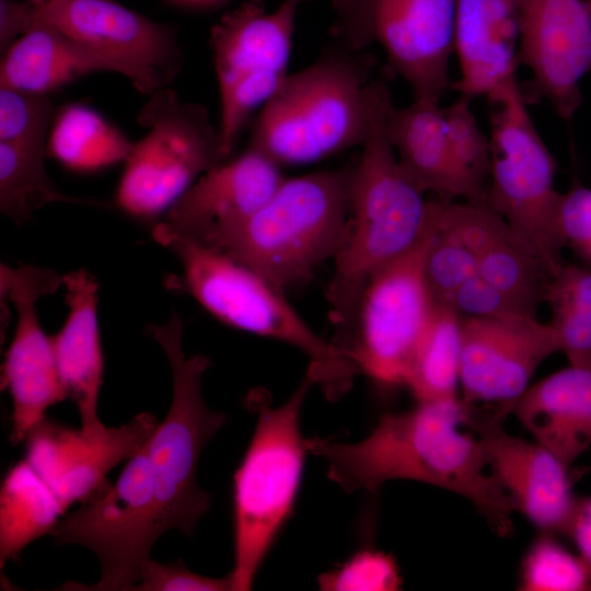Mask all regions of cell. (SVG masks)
Listing matches in <instances>:
<instances>
[{
  "label": "cell",
  "instance_id": "cell-40",
  "mask_svg": "<svg viewBox=\"0 0 591 591\" xmlns=\"http://www.w3.org/2000/svg\"><path fill=\"white\" fill-rule=\"evenodd\" d=\"M582 255H583L584 257H588V258L591 259V241H590V243L588 244V246L586 247V250L583 251Z\"/></svg>",
  "mask_w": 591,
  "mask_h": 591
},
{
  "label": "cell",
  "instance_id": "cell-19",
  "mask_svg": "<svg viewBox=\"0 0 591 591\" xmlns=\"http://www.w3.org/2000/svg\"><path fill=\"white\" fill-rule=\"evenodd\" d=\"M158 425L155 416L140 413L121 426L86 436L81 428L45 417L24 440L25 459L68 509L101 487L113 467L134 456Z\"/></svg>",
  "mask_w": 591,
  "mask_h": 591
},
{
  "label": "cell",
  "instance_id": "cell-35",
  "mask_svg": "<svg viewBox=\"0 0 591 591\" xmlns=\"http://www.w3.org/2000/svg\"><path fill=\"white\" fill-rule=\"evenodd\" d=\"M471 102V99L460 95L452 104L443 107L445 130L457 163L471 178L486 187L490 167V140L479 127Z\"/></svg>",
  "mask_w": 591,
  "mask_h": 591
},
{
  "label": "cell",
  "instance_id": "cell-33",
  "mask_svg": "<svg viewBox=\"0 0 591 591\" xmlns=\"http://www.w3.org/2000/svg\"><path fill=\"white\" fill-rule=\"evenodd\" d=\"M519 587L524 591H586L591 590V573L580 556L553 535L541 533L524 555Z\"/></svg>",
  "mask_w": 591,
  "mask_h": 591
},
{
  "label": "cell",
  "instance_id": "cell-25",
  "mask_svg": "<svg viewBox=\"0 0 591 591\" xmlns=\"http://www.w3.org/2000/svg\"><path fill=\"white\" fill-rule=\"evenodd\" d=\"M511 414L570 467L591 447V364H569L530 384Z\"/></svg>",
  "mask_w": 591,
  "mask_h": 591
},
{
  "label": "cell",
  "instance_id": "cell-29",
  "mask_svg": "<svg viewBox=\"0 0 591 591\" xmlns=\"http://www.w3.org/2000/svg\"><path fill=\"white\" fill-rule=\"evenodd\" d=\"M132 142L94 109L70 104L55 117L47 154L66 169L92 173L125 162Z\"/></svg>",
  "mask_w": 591,
  "mask_h": 591
},
{
  "label": "cell",
  "instance_id": "cell-34",
  "mask_svg": "<svg viewBox=\"0 0 591 591\" xmlns=\"http://www.w3.org/2000/svg\"><path fill=\"white\" fill-rule=\"evenodd\" d=\"M54 113L48 94L0 86V142L47 149Z\"/></svg>",
  "mask_w": 591,
  "mask_h": 591
},
{
  "label": "cell",
  "instance_id": "cell-4",
  "mask_svg": "<svg viewBox=\"0 0 591 591\" xmlns=\"http://www.w3.org/2000/svg\"><path fill=\"white\" fill-rule=\"evenodd\" d=\"M352 164L285 177L251 217L211 246L286 293L333 260L347 231Z\"/></svg>",
  "mask_w": 591,
  "mask_h": 591
},
{
  "label": "cell",
  "instance_id": "cell-12",
  "mask_svg": "<svg viewBox=\"0 0 591 591\" xmlns=\"http://www.w3.org/2000/svg\"><path fill=\"white\" fill-rule=\"evenodd\" d=\"M443 200L431 223L406 253L381 268L359 300L346 348L359 374L383 389L404 386L410 360L436 308L426 278V258Z\"/></svg>",
  "mask_w": 591,
  "mask_h": 591
},
{
  "label": "cell",
  "instance_id": "cell-23",
  "mask_svg": "<svg viewBox=\"0 0 591 591\" xmlns=\"http://www.w3.org/2000/svg\"><path fill=\"white\" fill-rule=\"evenodd\" d=\"M62 286L69 312L62 327L51 336L53 348L65 396L77 406L83 433L93 436L105 428L97 415L104 369L99 282L81 268L62 276Z\"/></svg>",
  "mask_w": 591,
  "mask_h": 591
},
{
  "label": "cell",
  "instance_id": "cell-24",
  "mask_svg": "<svg viewBox=\"0 0 591 591\" xmlns=\"http://www.w3.org/2000/svg\"><path fill=\"white\" fill-rule=\"evenodd\" d=\"M386 130L401 167L424 193L448 201L486 202L487 188L471 178L452 153L439 103L393 104Z\"/></svg>",
  "mask_w": 591,
  "mask_h": 591
},
{
  "label": "cell",
  "instance_id": "cell-17",
  "mask_svg": "<svg viewBox=\"0 0 591 591\" xmlns=\"http://www.w3.org/2000/svg\"><path fill=\"white\" fill-rule=\"evenodd\" d=\"M520 22L519 63L531 72L526 101H547L570 120L591 69V0H514ZM523 91V90H522Z\"/></svg>",
  "mask_w": 591,
  "mask_h": 591
},
{
  "label": "cell",
  "instance_id": "cell-32",
  "mask_svg": "<svg viewBox=\"0 0 591 591\" xmlns=\"http://www.w3.org/2000/svg\"><path fill=\"white\" fill-rule=\"evenodd\" d=\"M545 303L569 364H591V269L564 263L552 275Z\"/></svg>",
  "mask_w": 591,
  "mask_h": 591
},
{
  "label": "cell",
  "instance_id": "cell-2",
  "mask_svg": "<svg viewBox=\"0 0 591 591\" xmlns=\"http://www.w3.org/2000/svg\"><path fill=\"white\" fill-rule=\"evenodd\" d=\"M391 93L376 80L369 130L352 165L350 212L327 288L332 341L346 349L361 294L381 268L410 250L433 218L436 200L403 171L386 130Z\"/></svg>",
  "mask_w": 591,
  "mask_h": 591
},
{
  "label": "cell",
  "instance_id": "cell-28",
  "mask_svg": "<svg viewBox=\"0 0 591 591\" xmlns=\"http://www.w3.org/2000/svg\"><path fill=\"white\" fill-rule=\"evenodd\" d=\"M67 509L23 459L5 473L0 489V567L35 540L51 534Z\"/></svg>",
  "mask_w": 591,
  "mask_h": 591
},
{
  "label": "cell",
  "instance_id": "cell-43",
  "mask_svg": "<svg viewBox=\"0 0 591 591\" xmlns=\"http://www.w3.org/2000/svg\"><path fill=\"white\" fill-rule=\"evenodd\" d=\"M45 1H47V0H31V2L34 3V4H39V3H43Z\"/></svg>",
  "mask_w": 591,
  "mask_h": 591
},
{
  "label": "cell",
  "instance_id": "cell-14",
  "mask_svg": "<svg viewBox=\"0 0 591 591\" xmlns=\"http://www.w3.org/2000/svg\"><path fill=\"white\" fill-rule=\"evenodd\" d=\"M461 399L467 420L512 413L537 368L560 352L556 329L536 316L461 317Z\"/></svg>",
  "mask_w": 591,
  "mask_h": 591
},
{
  "label": "cell",
  "instance_id": "cell-5",
  "mask_svg": "<svg viewBox=\"0 0 591 591\" xmlns=\"http://www.w3.org/2000/svg\"><path fill=\"white\" fill-rule=\"evenodd\" d=\"M313 385L306 372L279 406H273L263 389L252 390L246 396L256 426L233 475V591L252 589L277 536L293 514L309 452L301 413Z\"/></svg>",
  "mask_w": 591,
  "mask_h": 591
},
{
  "label": "cell",
  "instance_id": "cell-36",
  "mask_svg": "<svg viewBox=\"0 0 591 591\" xmlns=\"http://www.w3.org/2000/svg\"><path fill=\"white\" fill-rule=\"evenodd\" d=\"M317 582L320 589L326 591H395L402 587V577L390 554L363 548L322 573Z\"/></svg>",
  "mask_w": 591,
  "mask_h": 591
},
{
  "label": "cell",
  "instance_id": "cell-1",
  "mask_svg": "<svg viewBox=\"0 0 591 591\" xmlns=\"http://www.w3.org/2000/svg\"><path fill=\"white\" fill-rule=\"evenodd\" d=\"M461 397L417 402L380 417L357 442L306 439L324 460L327 476L347 493L375 491L391 480L428 484L466 499L500 537L513 533L512 503L489 471L480 439L462 430Z\"/></svg>",
  "mask_w": 591,
  "mask_h": 591
},
{
  "label": "cell",
  "instance_id": "cell-3",
  "mask_svg": "<svg viewBox=\"0 0 591 591\" xmlns=\"http://www.w3.org/2000/svg\"><path fill=\"white\" fill-rule=\"evenodd\" d=\"M373 59L333 45L290 73L254 120L248 147L279 166L317 162L361 146L370 126Z\"/></svg>",
  "mask_w": 591,
  "mask_h": 591
},
{
  "label": "cell",
  "instance_id": "cell-18",
  "mask_svg": "<svg viewBox=\"0 0 591 591\" xmlns=\"http://www.w3.org/2000/svg\"><path fill=\"white\" fill-rule=\"evenodd\" d=\"M282 167L248 147L201 175L154 225L153 239L165 246L176 240L211 246L275 193Z\"/></svg>",
  "mask_w": 591,
  "mask_h": 591
},
{
  "label": "cell",
  "instance_id": "cell-27",
  "mask_svg": "<svg viewBox=\"0 0 591 591\" xmlns=\"http://www.w3.org/2000/svg\"><path fill=\"white\" fill-rule=\"evenodd\" d=\"M503 219L486 202L443 200L426 258V278L436 303L449 305L474 274Z\"/></svg>",
  "mask_w": 591,
  "mask_h": 591
},
{
  "label": "cell",
  "instance_id": "cell-37",
  "mask_svg": "<svg viewBox=\"0 0 591 591\" xmlns=\"http://www.w3.org/2000/svg\"><path fill=\"white\" fill-rule=\"evenodd\" d=\"M233 590L230 573L206 577L189 570L183 560L159 563L150 558L132 591H228Z\"/></svg>",
  "mask_w": 591,
  "mask_h": 591
},
{
  "label": "cell",
  "instance_id": "cell-30",
  "mask_svg": "<svg viewBox=\"0 0 591 591\" xmlns=\"http://www.w3.org/2000/svg\"><path fill=\"white\" fill-rule=\"evenodd\" d=\"M461 345V316L450 305L436 303L404 384L417 402L459 397Z\"/></svg>",
  "mask_w": 591,
  "mask_h": 591
},
{
  "label": "cell",
  "instance_id": "cell-10",
  "mask_svg": "<svg viewBox=\"0 0 591 591\" xmlns=\"http://www.w3.org/2000/svg\"><path fill=\"white\" fill-rule=\"evenodd\" d=\"M166 531L158 479L144 444L127 460L115 484L106 480L62 517L51 533L56 544L84 546L101 564L97 582H68L61 589L132 591L153 544Z\"/></svg>",
  "mask_w": 591,
  "mask_h": 591
},
{
  "label": "cell",
  "instance_id": "cell-15",
  "mask_svg": "<svg viewBox=\"0 0 591 591\" xmlns=\"http://www.w3.org/2000/svg\"><path fill=\"white\" fill-rule=\"evenodd\" d=\"M48 23L114 60L120 74L146 95L170 86L182 68L176 31L115 0H47L31 2L28 30Z\"/></svg>",
  "mask_w": 591,
  "mask_h": 591
},
{
  "label": "cell",
  "instance_id": "cell-9",
  "mask_svg": "<svg viewBox=\"0 0 591 591\" xmlns=\"http://www.w3.org/2000/svg\"><path fill=\"white\" fill-rule=\"evenodd\" d=\"M163 350L172 374V399L162 422L146 443L158 479L167 531L190 535L208 511L210 495L197 483V466L206 444L227 422L211 409L201 391L202 375L210 366L207 356H187L183 349V323L173 313L164 324L148 328Z\"/></svg>",
  "mask_w": 591,
  "mask_h": 591
},
{
  "label": "cell",
  "instance_id": "cell-31",
  "mask_svg": "<svg viewBox=\"0 0 591 591\" xmlns=\"http://www.w3.org/2000/svg\"><path fill=\"white\" fill-rule=\"evenodd\" d=\"M46 153L45 148L0 142V210L19 225L51 202L99 205L59 192L46 172Z\"/></svg>",
  "mask_w": 591,
  "mask_h": 591
},
{
  "label": "cell",
  "instance_id": "cell-16",
  "mask_svg": "<svg viewBox=\"0 0 591 591\" xmlns=\"http://www.w3.org/2000/svg\"><path fill=\"white\" fill-rule=\"evenodd\" d=\"M62 286L55 270L33 265H1V299L11 302L16 325L4 355L1 385L12 399V444L24 441L27 433L53 405L66 396L60 382L51 337L47 336L36 313L40 298Z\"/></svg>",
  "mask_w": 591,
  "mask_h": 591
},
{
  "label": "cell",
  "instance_id": "cell-22",
  "mask_svg": "<svg viewBox=\"0 0 591 591\" xmlns=\"http://www.w3.org/2000/svg\"><path fill=\"white\" fill-rule=\"evenodd\" d=\"M520 22L514 0H456L454 54L460 77L451 89L490 99L517 79Z\"/></svg>",
  "mask_w": 591,
  "mask_h": 591
},
{
  "label": "cell",
  "instance_id": "cell-13",
  "mask_svg": "<svg viewBox=\"0 0 591 591\" xmlns=\"http://www.w3.org/2000/svg\"><path fill=\"white\" fill-rule=\"evenodd\" d=\"M298 7L282 0L276 10L267 11L262 0H248L227 12L210 31L220 95L218 128L228 159L250 118L290 74Z\"/></svg>",
  "mask_w": 591,
  "mask_h": 591
},
{
  "label": "cell",
  "instance_id": "cell-42",
  "mask_svg": "<svg viewBox=\"0 0 591 591\" xmlns=\"http://www.w3.org/2000/svg\"><path fill=\"white\" fill-rule=\"evenodd\" d=\"M287 1L293 2V3H296L297 5H300L301 3L306 2V1H310V0H287Z\"/></svg>",
  "mask_w": 591,
  "mask_h": 591
},
{
  "label": "cell",
  "instance_id": "cell-26",
  "mask_svg": "<svg viewBox=\"0 0 591 591\" xmlns=\"http://www.w3.org/2000/svg\"><path fill=\"white\" fill-rule=\"evenodd\" d=\"M95 71L120 73L104 54L48 23L36 22L4 51L0 86L48 94Z\"/></svg>",
  "mask_w": 591,
  "mask_h": 591
},
{
  "label": "cell",
  "instance_id": "cell-20",
  "mask_svg": "<svg viewBox=\"0 0 591 591\" xmlns=\"http://www.w3.org/2000/svg\"><path fill=\"white\" fill-rule=\"evenodd\" d=\"M502 419H473L467 426L480 439L489 471L521 513L541 533L569 536L579 500L567 467L542 444L505 429Z\"/></svg>",
  "mask_w": 591,
  "mask_h": 591
},
{
  "label": "cell",
  "instance_id": "cell-11",
  "mask_svg": "<svg viewBox=\"0 0 591 591\" xmlns=\"http://www.w3.org/2000/svg\"><path fill=\"white\" fill-rule=\"evenodd\" d=\"M333 45L364 51L379 44L414 101L439 103L452 86L456 0H333Z\"/></svg>",
  "mask_w": 591,
  "mask_h": 591
},
{
  "label": "cell",
  "instance_id": "cell-39",
  "mask_svg": "<svg viewBox=\"0 0 591 591\" xmlns=\"http://www.w3.org/2000/svg\"><path fill=\"white\" fill-rule=\"evenodd\" d=\"M569 537L575 541L579 556L591 573V498L579 500Z\"/></svg>",
  "mask_w": 591,
  "mask_h": 591
},
{
  "label": "cell",
  "instance_id": "cell-38",
  "mask_svg": "<svg viewBox=\"0 0 591 591\" xmlns=\"http://www.w3.org/2000/svg\"><path fill=\"white\" fill-rule=\"evenodd\" d=\"M30 3H19L10 0L0 2V48L7 50L18 38L28 30L27 13Z\"/></svg>",
  "mask_w": 591,
  "mask_h": 591
},
{
  "label": "cell",
  "instance_id": "cell-6",
  "mask_svg": "<svg viewBox=\"0 0 591 591\" xmlns=\"http://www.w3.org/2000/svg\"><path fill=\"white\" fill-rule=\"evenodd\" d=\"M182 265L173 288L188 292L206 311L236 329L288 344L309 359L306 372L329 401L346 395L358 369L332 340L317 335L286 293L220 251L183 240L170 242Z\"/></svg>",
  "mask_w": 591,
  "mask_h": 591
},
{
  "label": "cell",
  "instance_id": "cell-8",
  "mask_svg": "<svg viewBox=\"0 0 591 591\" xmlns=\"http://www.w3.org/2000/svg\"><path fill=\"white\" fill-rule=\"evenodd\" d=\"M137 123L148 134L132 142L116 204L129 217L153 221L162 218L201 175L228 158L208 109L181 101L171 86L149 95Z\"/></svg>",
  "mask_w": 591,
  "mask_h": 591
},
{
  "label": "cell",
  "instance_id": "cell-41",
  "mask_svg": "<svg viewBox=\"0 0 591 591\" xmlns=\"http://www.w3.org/2000/svg\"><path fill=\"white\" fill-rule=\"evenodd\" d=\"M179 1L192 2V3H206V2H212L216 0H179Z\"/></svg>",
  "mask_w": 591,
  "mask_h": 591
},
{
  "label": "cell",
  "instance_id": "cell-21",
  "mask_svg": "<svg viewBox=\"0 0 591 591\" xmlns=\"http://www.w3.org/2000/svg\"><path fill=\"white\" fill-rule=\"evenodd\" d=\"M552 273L506 221L484 250L475 274L449 305L461 317L536 316L545 303Z\"/></svg>",
  "mask_w": 591,
  "mask_h": 591
},
{
  "label": "cell",
  "instance_id": "cell-7",
  "mask_svg": "<svg viewBox=\"0 0 591 591\" xmlns=\"http://www.w3.org/2000/svg\"><path fill=\"white\" fill-rule=\"evenodd\" d=\"M490 167L486 204L546 265L565 263L559 228L563 194L555 188L556 161L528 111L518 79L488 99Z\"/></svg>",
  "mask_w": 591,
  "mask_h": 591
}]
</instances>
